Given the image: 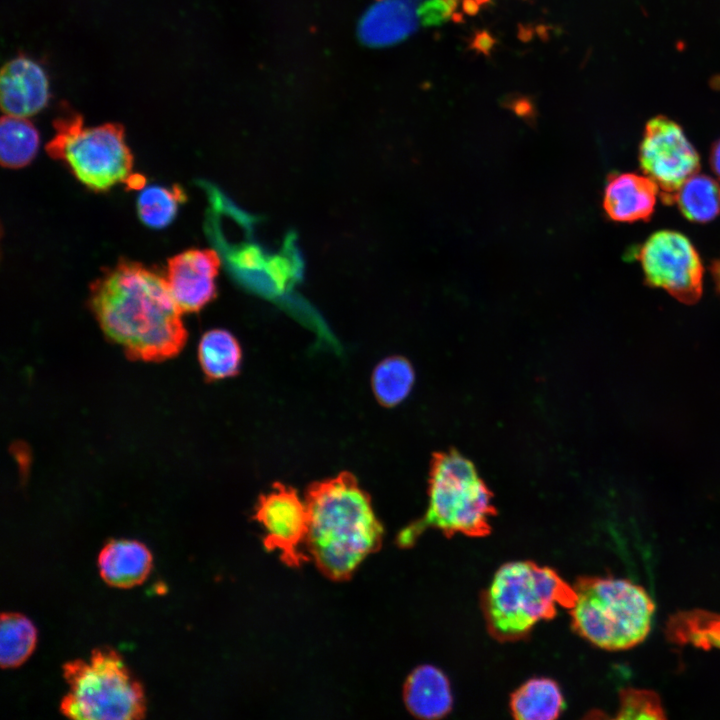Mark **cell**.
<instances>
[{"mask_svg":"<svg viewBox=\"0 0 720 720\" xmlns=\"http://www.w3.org/2000/svg\"><path fill=\"white\" fill-rule=\"evenodd\" d=\"M637 258L646 282L685 304L702 295L704 269L692 242L684 234L660 230L640 246Z\"/></svg>","mask_w":720,"mask_h":720,"instance_id":"obj_8","label":"cell"},{"mask_svg":"<svg viewBox=\"0 0 720 720\" xmlns=\"http://www.w3.org/2000/svg\"><path fill=\"white\" fill-rule=\"evenodd\" d=\"M49 99V80L38 62L19 55L3 66L0 101L6 115L28 118L43 110Z\"/></svg>","mask_w":720,"mask_h":720,"instance_id":"obj_12","label":"cell"},{"mask_svg":"<svg viewBox=\"0 0 720 720\" xmlns=\"http://www.w3.org/2000/svg\"><path fill=\"white\" fill-rule=\"evenodd\" d=\"M152 562L146 545L129 539L110 540L98 556L101 578L108 585L123 589L143 583L152 569Z\"/></svg>","mask_w":720,"mask_h":720,"instance_id":"obj_15","label":"cell"},{"mask_svg":"<svg viewBox=\"0 0 720 720\" xmlns=\"http://www.w3.org/2000/svg\"><path fill=\"white\" fill-rule=\"evenodd\" d=\"M184 199V192L178 185L171 188L152 185L141 190L137 213L145 225L160 229L173 221Z\"/></svg>","mask_w":720,"mask_h":720,"instance_id":"obj_23","label":"cell"},{"mask_svg":"<svg viewBox=\"0 0 720 720\" xmlns=\"http://www.w3.org/2000/svg\"><path fill=\"white\" fill-rule=\"evenodd\" d=\"M711 275L717 291L720 293V257L711 265Z\"/></svg>","mask_w":720,"mask_h":720,"instance_id":"obj_28","label":"cell"},{"mask_svg":"<svg viewBox=\"0 0 720 720\" xmlns=\"http://www.w3.org/2000/svg\"><path fill=\"white\" fill-rule=\"evenodd\" d=\"M493 44L494 39L485 32L477 34L474 38V48L483 53H488Z\"/></svg>","mask_w":720,"mask_h":720,"instance_id":"obj_26","label":"cell"},{"mask_svg":"<svg viewBox=\"0 0 720 720\" xmlns=\"http://www.w3.org/2000/svg\"><path fill=\"white\" fill-rule=\"evenodd\" d=\"M710 164L712 167V170L717 175V177L720 179V139L714 143L712 146L711 154H710Z\"/></svg>","mask_w":720,"mask_h":720,"instance_id":"obj_27","label":"cell"},{"mask_svg":"<svg viewBox=\"0 0 720 720\" xmlns=\"http://www.w3.org/2000/svg\"><path fill=\"white\" fill-rule=\"evenodd\" d=\"M458 0H424L417 8L418 20L426 26L457 20Z\"/></svg>","mask_w":720,"mask_h":720,"instance_id":"obj_25","label":"cell"},{"mask_svg":"<svg viewBox=\"0 0 720 720\" xmlns=\"http://www.w3.org/2000/svg\"><path fill=\"white\" fill-rule=\"evenodd\" d=\"M198 358L208 380H219L238 373L242 352L238 341L230 332L213 329L202 336Z\"/></svg>","mask_w":720,"mask_h":720,"instance_id":"obj_19","label":"cell"},{"mask_svg":"<svg viewBox=\"0 0 720 720\" xmlns=\"http://www.w3.org/2000/svg\"><path fill=\"white\" fill-rule=\"evenodd\" d=\"M476 1H477L478 4H480V3H482V2H484V1H486V0H476Z\"/></svg>","mask_w":720,"mask_h":720,"instance_id":"obj_29","label":"cell"},{"mask_svg":"<svg viewBox=\"0 0 720 720\" xmlns=\"http://www.w3.org/2000/svg\"><path fill=\"white\" fill-rule=\"evenodd\" d=\"M411 364L402 357H390L380 362L372 375V388L377 400L384 406H395L403 401L414 384Z\"/></svg>","mask_w":720,"mask_h":720,"instance_id":"obj_22","label":"cell"},{"mask_svg":"<svg viewBox=\"0 0 720 720\" xmlns=\"http://www.w3.org/2000/svg\"><path fill=\"white\" fill-rule=\"evenodd\" d=\"M659 190L645 175L615 173L610 175L603 193V208L616 222L647 220L653 213Z\"/></svg>","mask_w":720,"mask_h":720,"instance_id":"obj_13","label":"cell"},{"mask_svg":"<svg viewBox=\"0 0 720 720\" xmlns=\"http://www.w3.org/2000/svg\"><path fill=\"white\" fill-rule=\"evenodd\" d=\"M574 587L554 569L532 561L503 564L481 595V609L489 634L500 642L525 638L539 621L570 609Z\"/></svg>","mask_w":720,"mask_h":720,"instance_id":"obj_3","label":"cell"},{"mask_svg":"<svg viewBox=\"0 0 720 720\" xmlns=\"http://www.w3.org/2000/svg\"><path fill=\"white\" fill-rule=\"evenodd\" d=\"M69 691L60 712L80 720H135L145 717L147 707L142 684L121 655L110 647L96 648L89 661L75 659L63 664Z\"/></svg>","mask_w":720,"mask_h":720,"instance_id":"obj_6","label":"cell"},{"mask_svg":"<svg viewBox=\"0 0 720 720\" xmlns=\"http://www.w3.org/2000/svg\"><path fill=\"white\" fill-rule=\"evenodd\" d=\"M416 1L377 0L360 21V39L367 45L380 47L406 38L419 21Z\"/></svg>","mask_w":720,"mask_h":720,"instance_id":"obj_14","label":"cell"},{"mask_svg":"<svg viewBox=\"0 0 720 720\" xmlns=\"http://www.w3.org/2000/svg\"><path fill=\"white\" fill-rule=\"evenodd\" d=\"M509 705L516 719L552 720L563 712L565 702L556 681L536 677L529 679L512 693Z\"/></svg>","mask_w":720,"mask_h":720,"instance_id":"obj_17","label":"cell"},{"mask_svg":"<svg viewBox=\"0 0 720 720\" xmlns=\"http://www.w3.org/2000/svg\"><path fill=\"white\" fill-rule=\"evenodd\" d=\"M89 306L104 334L131 359L161 361L187 338L165 277L141 263L120 260L90 286Z\"/></svg>","mask_w":720,"mask_h":720,"instance_id":"obj_1","label":"cell"},{"mask_svg":"<svg viewBox=\"0 0 720 720\" xmlns=\"http://www.w3.org/2000/svg\"><path fill=\"white\" fill-rule=\"evenodd\" d=\"M403 695L408 711L422 719L442 718L453 704L448 678L432 665H421L410 673Z\"/></svg>","mask_w":720,"mask_h":720,"instance_id":"obj_16","label":"cell"},{"mask_svg":"<svg viewBox=\"0 0 720 720\" xmlns=\"http://www.w3.org/2000/svg\"><path fill=\"white\" fill-rule=\"evenodd\" d=\"M569 609L573 630L594 646L632 648L649 634L655 605L641 586L613 577H579Z\"/></svg>","mask_w":720,"mask_h":720,"instance_id":"obj_5","label":"cell"},{"mask_svg":"<svg viewBox=\"0 0 720 720\" xmlns=\"http://www.w3.org/2000/svg\"><path fill=\"white\" fill-rule=\"evenodd\" d=\"M672 202L689 221L710 222L720 214V182L697 172L678 188Z\"/></svg>","mask_w":720,"mask_h":720,"instance_id":"obj_18","label":"cell"},{"mask_svg":"<svg viewBox=\"0 0 720 720\" xmlns=\"http://www.w3.org/2000/svg\"><path fill=\"white\" fill-rule=\"evenodd\" d=\"M39 133L27 118L5 115L0 124V161L3 167L28 165L39 148Z\"/></svg>","mask_w":720,"mask_h":720,"instance_id":"obj_20","label":"cell"},{"mask_svg":"<svg viewBox=\"0 0 720 720\" xmlns=\"http://www.w3.org/2000/svg\"><path fill=\"white\" fill-rule=\"evenodd\" d=\"M306 547L329 578L343 580L382 542L383 528L369 495L348 472L313 483L307 491Z\"/></svg>","mask_w":720,"mask_h":720,"instance_id":"obj_2","label":"cell"},{"mask_svg":"<svg viewBox=\"0 0 720 720\" xmlns=\"http://www.w3.org/2000/svg\"><path fill=\"white\" fill-rule=\"evenodd\" d=\"M36 644V629L33 623L20 613L1 614L0 621V665L15 668L31 655Z\"/></svg>","mask_w":720,"mask_h":720,"instance_id":"obj_21","label":"cell"},{"mask_svg":"<svg viewBox=\"0 0 720 720\" xmlns=\"http://www.w3.org/2000/svg\"><path fill=\"white\" fill-rule=\"evenodd\" d=\"M220 265L212 249H189L168 260L166 280L182 312H197L216 297Z\"/></svg>","mask_w":720,"mask_h":720,"instance_id":"obj_11","label":"cell"},{"mask_svg":"<svg viewBox=\"0 0 720 720\" xmlns=\"http://www.w3.org/2000/svg\"><path fill=\"white\" fill-rule=\"evenodd\" d=\"M255 518L264 529L268 549L280 552L289 565H299L307 559L300 546L306 542L309 513L306 501L293 488L276 483L260 497Z\"/></svg>","mask_w":720,"mask_h":720,"instance_id":"obj_10","label":"cell"},{"mask_svg":"<svg viewBox=\"0 0 720 720\" xmlns=\"http://www.w3.org/2000/svg\"><path fill=\"white\" fill-rule=\"evenodd\" d=\"M428 496L424 516L398 536L401 546L414 544L427 528L438 529L446 537H483L491 532L490 520L496 514L492 494L474 464L457 451L434 456Z\"/></svg>","mask_w":720,"mask_h":720,"instance_id":"obj_4","label":"cell"},{"mask_svg":"<svg viewBox=\"0 0 720 720\" xmlns=\"http://www.w3.org/2000/svg\"><path fill=\"white\" fill-rule=\"evenodd\" d=\"M618 718L624 719H662L664 712L654 693L645 690L629 689L620 696Z\"/></svg>","mask_w":720,"mask_h":720,"instance_id":"obj_24","label":"cell"},{"mask_svg":"<svg viewBox=\"0 0 720 720\" xmlns=\"http://www.w3.org/2000/svg\"><path fill=\"white\" fill-rule=\"evenodd\" d=\"M54 130L47 154L62 161L89 189L104 192L119 183L128 185L135 175L121 124L85 127L80 114L64 108L54 121Z\"/></svg>","mask_w":720,"mask_h":720,"instance_id":"obj_7","label":"cell"},{"mask_svg":"<svg viewBox=\"0 0 720 720\" xmlns=\"http://www.w3.org/2000/svg\"><path fill=\"white\" fill-rule=\"evenodd\" d=\"M639 163L663 201L672 203L678 188L700 167L698 152L679 124L659 115L651 118L639 147Z\"/></svg>","mask_w":720,"mask_h":720,"instance_id":"obj_9","label":"cell"}]
</instances>
